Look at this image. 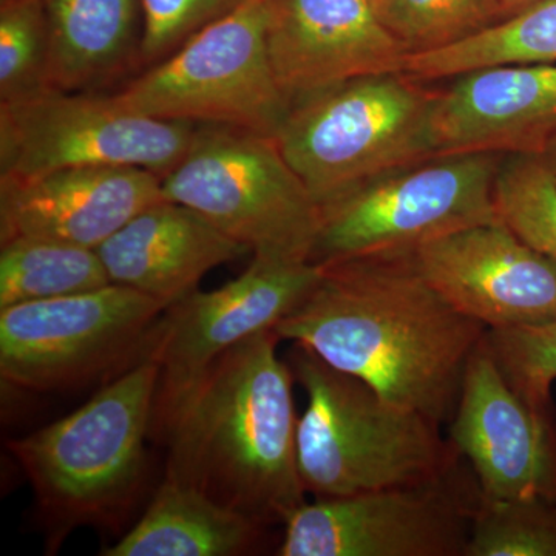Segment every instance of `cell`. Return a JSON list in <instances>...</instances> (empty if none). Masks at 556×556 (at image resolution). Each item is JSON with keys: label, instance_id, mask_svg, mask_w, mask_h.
Wrapping results in <instances>:
<instances>
[{"label": "cell", "instance_id": "1", "mask_svg": "<svg viewBox=\"0 0 556 556\" xmlns=\"http://www.w3.org/2000/svg\"><path fill=\"white\" fill-rule=\"evenodd\" d=\"M324 266L308 298L274 331L380 396L438 424L455 413L486 328L431 287L412 255Z\"/></svg>", "mask_w": 556, "mask_h": 556}, {"label": "cell", "instance_id": "2", "mask_svg": "<svg viewBox=\"0 0 556 556\" xmlns=\"http://www.w3.org/2000/svg\"><path fill=\"white\" fill-rule=\"evenodd\" d=\"M274 329L207 369L164 430L166 478L254 519L283 526L306 503L298 463L294 375Z\"/></svg>", "mask_w": 556, "mask_h": 556}, {"label": "cell", "instance_id": "3", "mask_svg": "<svg viewBox=\"0 0 556 556\" xmlns=\"http://www.w3.org/2000/svg\"><path fill=\"white\" fill-rule=\"evenodd\" d=\"M287 362L308 397L298 430L306 495L430 484L463 464L448 438H442L441 424L387 401L300 343H292Z\"/></svg>", "mask_w": 556, "mask_h": 556}, {"label": "cell", "instance_id": "4", "mask_svg": "<svg viewBox=\"0 0 556 556\" xmlns=\"http://www.w3.org/2000/svg\"><path fill=\"white\" fill-rule=\"evenodd\" d=\"M159 379V364L142 358L72 415L9 442L54 547L76 527L119 525L137 503Z\"/></svg>", "mask_w": 556, "mask_h": 556}, {"label": "cell", "instance_id": "5", "mask_svg": "<svg viewBox=\"0 0 556 556\" xmlns=\"http://www.w3.org/2000/svg\"><path fill=\"white\" fill-rule=\"evenodd\" d=\"M438 91L405 72L361 76L292 102L276 141L318 207L438 156Z\"/></svg>", "mask_w": 556, "mask_h": 556}, {"label": "cell", "instance_id": "6", "mask_svg": "<svg viewBox=\"0 0 556 556\" xmlns=\"http://www.w3.org/2000/svg\"><path fill=\"white\" fill-rule=\"evenodd\" d=\"M164 200L199 212L260 257L309 260L321 212L276 138L197 126L188 152L161 178Z\"/></svg>", "mask_w": 556, "mask_h": 556}, {"label": "cell", "instance_id": "7", "mask_svg": "<svg viewBox=\"0 0 556 556\" xmlns=\"http://www.w3.org/2000/svg\"><path fill=\"white\" fill-rule=\"evenodd\" d=\"M496 153H456L390 172L321 207L311 262L415 254L456 230L497 222Z\"/></svg>", "mask_w": 556, "mask_h": 556}, {"label": "cell", "instance_id": "8", "mask_svg": "<svg viewBox=\"0 0 556 556\" xmlns=\"http://www.w3.org/2000/svg\"><path fill=\"white\" fill-rule=\"evenodd\" d=\"M266 0L208 25L119 93V108L195 126L237 127L276 138L291 102L278 86Z\"/></svg>", "mask_w": 556, "mask_h": 556}, {"label": "cell", "instance_id": "9", "mask_svg": "<svg viewBox=\"0 0 556 556\" xmlns=\"http://www.w3.org/2000/svg\"><path fill=\"white\" fill-rule=\"evenodd\" d=\"M166 303L121 285L0 309V376L36 393L113 378L148 353Z\"/></svg>", "mask_w": 556, "mask_h": 556}, {"label": "cell", "instance_id": "10", "mask_svg": "<svg viewBox=\"0 0 556 556\" xmlns=\"http://www.w3.org/2000/svg\"><path fill=\"white\" fill-rule=\"evenodd\" d=\"M195 129L130 112L112 97L47 90L0 102V177L129 166L163 178L186 155Z\"/></svg>", "mask_w": 556, "mask_h": 556}, {"label": "cell", "instance_id": "11", "mask_svg": "<svg viewBox=\"0 0 556 556\" xmlns=\"http://www.w3.org/2000/svg\"><path fill=\"white\" fill-rule=\"evenodd\" d=\"M479 500L473 471L430 484L314 497L289 515L278 556H466Z\"/></svg>", "mask_w": 556, "mask_h": 556}, {"label": "cell", "instance_id": "12", "mask_svg": "<svg viewBox=\"0 0 556 556\" xmlns=\"http://www.w3.org/2000/svg\"><path fill=\"white\" fill-rule=\"evenodd\" d=\"M324 266L309 260L260 257L214 291L190 292L170 305L153 329L144 358L159 364L150 434L164 430L207 369L230 348L274 329L303 302Z\"/></svg>", "mask_w": 556, "mask_h": 556}, {"label": "cell", "instance_id": "13", "mask_svg": "<svg viewBox=\"0 0 556 556\" xmlns=\"http://www.w3.org/2000/svg\"><path fill=\"white\" fill-rule=\"evenodd\" d=\"M448 441L485 500L556 501V405L519 393L481 340L468 361Z\"/></svg>", "mask_w": 556, "mask_h": 556}, {"label": "cell", "instance_id": "14", "mask_svg": "<svg viewBox=\"0 0 556 556\" xmlns=\"http://www.w3.org/2000/svg\"><path fill=\"white\" fill-rule=\"evenodd\" d=\"M417 269L453 308L506 331L556 317V265L497 219L456 230L413 254Z\"/></svg>", "mask_w": 556, "mask_h": 556}, {"label": "cell", "instance_id": "15", "mask_svg": "<svg viewBox=\"0 0 556 556\" xmlns=\"http://www.w3.org/2000/svg\"><path fill=\"white\" fill-rule=\"evenodd\" d=\"M278 86L295 102L345 80L404 72L408 51L372 0H266Z\"/></svg>", "mask_w": 556, "mask_h": 556}, {"label": "cell", "instance_id": "16", "mask_svg": "<svg viewBox=\"0 0 556 556\" xmlns=\"http://www.w3.org/2000/svg\"><path fill=\"white\" fill-rule=\"evenodd\" d=\"M161 200V177L141 167H70L0 177V243L46 239L98 249Z\"/></svg>", "mask_w": 556, "mask_h": 556}, {"label": "cell", "instance_id": "17", "mask_svg": "<svg viewBox=\"0 0 556 556\" xmlns=\"http://www.w3.org/2000/svg\"><path fill=\"white\" fill-rule=\"evenodd\" d=\"M438 156L535 153L556 135V62L504 64L452 78L433 115Z\"/></svg>", "mask_w": 556, "mask_h": 556}, {"label": "cell", "instance_id": "18", "mask_svg": "<svg viewBox=\"0 0 556 556\" xmlns=\"http://www.w3.org/2000/svg\"><path fill=\"white\" fill-rule=\"evenodd\" d=\"M97 251L112 283L167 306L195 291L208 270L251 252L199 212L169 200L139 212Z\"/></svg>", "mask_w": 556, "mask_h": 556}, {"label": "cell", "instance_id": "19", "mask_svg": "<svg viewBox=\"0 0 556 556\" xmlns=\"http://www.w3.org/2000/svg\"><path fill=\"white\" fill-rule=\"evenodd\" d=\"M50 86L87 91L131 67L141 53V0H43Z\"/></svg>", "mask_w": 556, "mask_h": 556}, {"label": "cell", "instance_id": "20", "mask_svg": "<svg viewBox=\"0 0 556 556\" xmlns=\"http://www.w3.org/2000/svg\"><path fill=\"white\" fill-rule=\"evenodd\" d=\"M254 519L164 478L141 519L102 556H240L257 551L265 530Z\"/></svg>", "mask_w": 556, "mask_h": 556}, {"label": "cell", "instance_id": "21", "mask_svg": "<svg viewBox=\"0 0 556 556\" xmlns=\"http://www.w3.org/2000/svg\"><path fill=\"white\" fill-rule=\"evenodd\" d=\"M530 62H556V0L535 3L455 46L408 54L404 72L424 83Z\"/></svg>", "mask_w": 556, "mask_h": 556}, {"label": "cell", "instance_id": "22", "mask_svg": "<svg viewBox=\"0 0 556 556\" xmlns=\"http://www.w3.org/2000/svg\"><path fill=\"white\" fill-rule=\"evenodd\" d=\"M0 244V309L112 285L97 249L46 239Z\"/></svg>", "mask_w": 556, "mask_h": 556}, {"label": "cell", "instance_id": "23", "mask_svg": "<svg viewBox=\"0 0 556 556\" xmlns=\"http://www.w3.org/2000/svg\"><path fill=\"white\" fill-rule=\"evenodd\" d=\"M497 219L556 265V174L535 153H511L497 166Z\"/></svg>", "mask_w": 556, "mask_h": 556}, {"label": "cell", "instance_id": "24", "mask_svg": "<svg viewBox=\"0 0 556 556\" xmlns=\"http://www.w3.org/2000/svg\"><path fill=\"white\" fill-rule=\"evenodd\" d=\"M376 9L408 54L455 46L500 22L496 0H379Z\"/></svg>", "mask_w": 556, "mask_h": 556}, {"label": "cell", "instance_id": "25", "mask_svg": "<svg viewBox=\"0 0 556 556\" xmlns=\"http://www.w3.org/2000/svg\"><path fill=\"white\" fill-rule=\"evenodd\" d=\"M466 556H556V501L479 493Z\"/></svg>", "mask_w": 556, "mask_h": 556}, {"label": "cell", "instance_id": "26", "mask_svg": "<svg viewBox=\"0 0 556 556\" xmlns=\"http://www.w3.org/2000/svg\"><path fill=\"white\" fill-rule=\"evenodd\" d=\"M50 86V33L43 0L0 2V102L25 100Z\"/></svg>", "mask_w": 556, "mask_h": 556}, {"label": "cell", "instance_id": "27", "mask_svg": "<svg viewBox=\"0 0 556 556\" xmlns=\"http://www.w3.org/2000/svg\"><path fill=\"white\" fill-rule=\"evenodd\" d=\"M251 0H141L139 67L166 60L208 25L225 20Z\"/></svg>", "mask_w": 556, "mask_h": 556}, {"label": "cell", "instance_id": "28", "mask_svg": "<svg viewBox=\"0 0 556 556\" xmlns=\"http://www.w3.org/2000/svg\"><path fill=\"white\" fill-rule=\"evenodd\" d=\"M486 345L519 393L536 402L554 401L556 317L546 324L486 331Z\"/></svg>", "mask_w": 556, "mask_h": 556}, {"label": "cell", "instance_id": "29", "mask_svg": "<svg viewBox=\"0 0 556 556\" xmlns=\"http://www.w3.org/2000/svg\"><path fill=\"white\" fill-rule=\"evenodd\" d=\"M540 2H543V0H496L500 21L514 16V14L519 13V11L529 9V7Z\"/></svg>", "mask_w": 556, "mask_h": 556}, {"label": "cell", "instance_id": "30", "mask_svg": "<svg viewBox=\"0 0 556 556\" xmlns=\"http://www.w3.org/2000/svg\"><path fill=\"white\" fill-rule=\"evenodd\" d=\"M541 156L546 160L548 166H551L552 170L556 174V135L551 139V141H548V144L546 146V149L543 150V153H541Z\"/></svg>", "mask_w": 556, "mask_h": 556}, {"label": "cell", "instance_id": "31", "mask_svg": "<svg viewBox=\"0 0 556 556\" xmlns=\"http://www.w3.org/2000/svg\"><path fill=\"white\" fill-rule=\"evenodd\" d=\"M372 2H375V5H376V3H378V2H379V0H372Z\"/></svg>", "mask_w": 556, "mask_h": 556}]
</instances>
